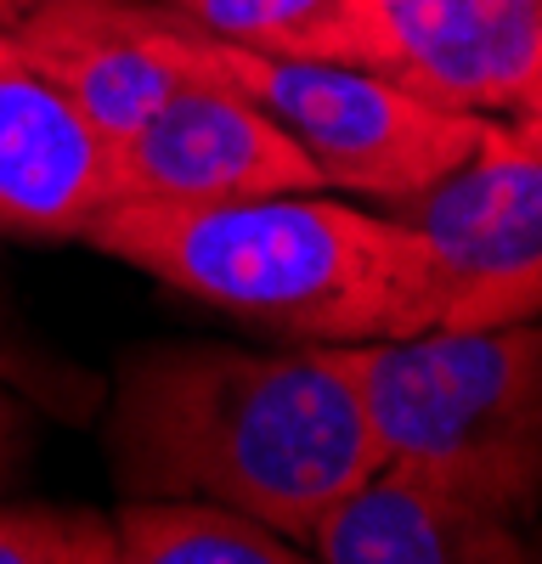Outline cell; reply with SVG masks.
<instances>
[{
    "label": "cell",
    "mask_w": 542,
    "mask_h": 564,
    "mask_svg": "<svg viewBox=\"0 0 542 564\" xmlns=\"http://www.w3.org/2000/svg\"><path fill=\"white\" fill-rule=\"evenodd\" d=\"M305 553L323 564H525L542 542L419 468L379 463L316 520Z\"/></svg>",
    "instance_id": "10"
},
{
    "label": "cell",
    "mask_w": 542,
    "mask_h": 564,
    "mask_svg": "<svg viewBox=\"0 0 542 564\" xmlns=\"http://www.w3.org/2000/svg\"><path fill=\"white\" fill-rule=\"evenodd\" d=\"M339 350L384 463L419 468L520 525L542 513V316Z\"/></svg>",
    "instance_id": "3"
},
{
    "label": "cell",
    "mask_w": 542,
    "mask_h": 564,
    "mask_svg": "<svg viewBox=\"0 0 542 564\" xmlns=\"http://www.w3.org/2000/svg\"><path fill=\"white\" fill-rule=\"evenodd\" d=\"M113 198V148L74 113L52 79L7 52L0 57V238L68 243Z\"/></svg>",
    "instance_id": "9"
},
{
    "label": "cell",
    "mask_w": 542,
    "mask_h": 564,
    "mask_svg": "<svg viewBox=\"0 0 542 564\" xmlns=\"http://www.w3.org/2000/svg\"><path fill=\"white\" fill-rule=\"evenodd\" d=\"M23 457H29V401L12 384H0V497H7V486H18Z\"/></svg>",
    "instance_id": "15"
},
{
    "label": "cell",
    "mask_w": 542,
    "mask_h": 564,
    "mask_svg": "<svg viewBox=\"0 0 542 564\" xmlns=\"http://www.w3.org/2000/svg\"><path fill=\"white\" fill-rule=\"evenodd\" d=\"M0 564H119L113 513L85 502H0Z\"/></svg>",
    "instance_id": "14"
},
{
    "label": "cell",
    "mask_w": 542,
    "mask_h": 564,
    "mask_svg": "<svg viewBox=\"0 0 542 564\" xmlns=\"http://www.w3.org/2000/svg\"><path fill=\"white\" fill-rule=\"evenodd\" d=\"M102 446L124 497H215L300 547L384 463L339 345H130L102 401Z\"/></svg>",
    "instance_id": "1"
},
{
    "label": "cell",
    "mask_w": 542,
    "mask_h": 564,
    "mask_svg": "<svg viewBox=\"0 0 542 564\" xmlns=\"http://www.w3.org/2000/svg\"><path fill=\"white\" fill-rule=\"evenodd\" d=\"M153 18L164 29V45L187 63L193 79H215L254 102L265 119H278L300 153L316 164L328 193H361L373 204L413 198L419 186L464 164L480 141L491 113L441 108L419 90L384 79L379 68L356 63H300L232 45L181 12L159 7Z\"/></svg>",
    "instance_id": "4"
},
{
    "label": "cell",
    "mask_w": 542,
    "mask_h": 564,
    "mask_svg": "<svg viewBox=\"0 0 542 564\" xmlns=\"http://www.w3.org/2000/svg\"><path fill=\"white\" fill-rule=\"evenodd\" d=\"M379 74L464 113H514L542 85V0H373Z\"/></svg>",
    "instance_id": "7"
},
{
    "label": "cell",
    "mask_w": 542,
    "mask_h": 564,
    "mask_svg": "<svg viewBox=\"0 0 542 564\" xmlns=\"http://www.w3.org/2000/svg\"><path fill=\"white\" fill-rule=\"evenodd\" d=\"M119 564H305L311 553L215 497H124Z\"/></svg>",
    "instance_id": "11"
},
{
    "label": "cell",
    "mask_w": 542,
    "mask_h": 564,
    "mask_svg": "<svg viewBox=\"0 0 542 564\" xmlns=\"http://www.w3.org/2000/svg\"><path fill=\"white\" fill-rule=\"evenodd\" d=\"M12 40L108 148L130 141L193 79L164 45L153 0H52L12 23Z\"/></svg>",
    "instance_id": "8"
},
{
    "label": "cell",
    "mask_w": 542,
    "mask_h": 564,
    "mask_svg": "<svg viewBox=\"0 0 542 564\" xmlns=\"http://www.w3.org/2000/svg\"><path fill=\"white\" fill-rule=\"evenodd\" d=\"M435 265V327H503L542 316V159L486 119L464 164L384 204Z\"/></svg>",
    "instance_id": "5"
},
{
    "label": "cell",
    "mask_w": 542,
    "mask_h": 564,
    "mask_svg": "<svg viewBox=\"0 0 542 564\" xmlns=\"http://www.w3.org/2000/svg\"><path fill=\"white\" fill-rule=\"evenodd\" d=\"M40 7H52V0H0V29L23 23V18H29V12H40Z\"/></svg>",
    "instance_id": "17"
},
{
    "label": "cell",
    "mask_w": 542,
    "mask_h": 564,
    "mask_svg": "<svg viewBox=\"0 0 542 564\" xmlns=\"http://www.w3.org/2000/svg\"><path fill=\"white\" fill-rule=\"evenodd\" d=\"M79 243L283 345H368L435 327V265L419 231L323 186L215 204L113 198Z\"/></svg>",
    "instance_id": "2"
},
{
    "label": "cell",
    "mask_w": 542,
    "mask_h": 564,
    "mask_svg": "<svg viewBox=\"0 0 542 564\" xmlns=\"http://www.w3.org/2000/svg\"><path fill=\"white\" fill-rule=\"evenodd\" d=\"M497 119H509V130H514V135L525 141V148L542 159V85L531 90V97H525L514 113H497Z\"/></svg>",
    "instance_id": "16"
},
{
    "label": "cell",
    "mask_w": 542,
    "mask_h": 564,
    "mask_svg": "<svg viewBox=\"0 0 542 564\" xmlns=\"http://www.w3.org/2000/svg\"><path fill=\"white\" fill-rule=\"evenodd\" d=\"M159 7L249 52L379 68L373 0H159Z\"/></svg>",
    "instance_id": "12"
},
{
    "label": "cell",
    "mask_w": 542,
    "mask_h": 564,
    "mask_svg": "<svg viewBox=\"0 0 542 564\" xmlns=\"http://www.w3.org/2000/svg\"><path fill=\"white\" fill-rule=\"evenodd\" d=\"M7 52H18V45H12V29H0V57H7Z\"/></svg>",
    "instance_id": "18"
},
{
    "label": "cell",
    "mask_w": 542,
    "mask_h": 564,
    "mask_svg": "<svg viewBox=\"0 0 542 564\" xmlns=\"http://www.w3.org/2000/svg\"><path fill=\"white\" fill-rule=\"evenodd\" d=\"M0 384H12L29 406L63 423H90L102 412V379L34 334L7 282H0Z\"/></svg>",
    "instance_id": "13"
},
{
    "label": "cell",
    "mask_w": 542,
    "mask_h": 564,
    "mask_svg": "<svg viewBox=\"0 0 542 564\" xmlns=\"http://www.w3.org/2000/svg\"><path fill=\"white\" fill-rule=\"evenodd\" d=\"M113 175L119 198L153 204H215L323 186L316 164L278 119H265L254 102L215 79H187L130 141H119Z\"/></svg>",
    "instance_id": "6"
}]
</instances>
